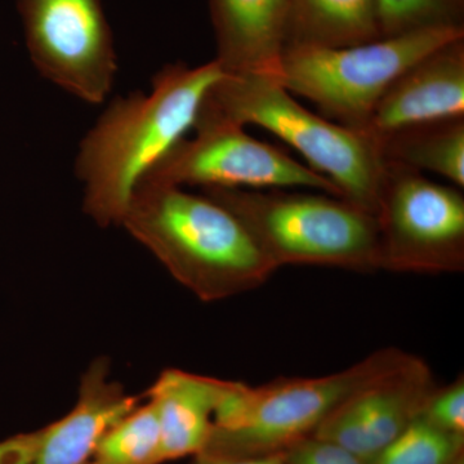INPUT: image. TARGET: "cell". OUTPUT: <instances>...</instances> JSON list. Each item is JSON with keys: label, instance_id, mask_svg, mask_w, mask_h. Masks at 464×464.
<instances>
[{"label": "cell", "instance_id": "12", "mask_svg": "<svg viewBox=\"0 0 464 464\" xmlns=\"http://www.w3.org/2000/svg\"><path fill=\"white\" fill-rule=\"evenodd\" d=\"M139 405V398L110 378L109 360H94L82 377L74 408L42 429L30 464H87L106 432Z\"/></svg>", "mask_w": 464, "mask_h": 464}, {"label": "cell", "instance_id": "23", "mask_svg": "<svg viewBox=\"0 0 464 464\" xmlns=\"http://www.w3.org/2000/svg\"><path fill=\"white\" fill-rule=\"evenodd\" d=\"M188 464H284L283 454L266 457L232 458L198 454Z\"/></svg>", "mask_w": 464, "mask_h": 464}, {"label": "cell", "instance_id": "17", "mask_svg": "<svg viewBox=\"0 0 464 464\" xmlns=\"http://www.w3.org/2000/svg\"><path fill=\"white\" fill-rule=\"evenodd\" d=\"M159 447L157 409L148 400L106 432L87 464H159Z\"/></svg>", "mask_w": 464, "mask_h": 464}, {"label": "cell", "instance_id": "4", "mask_svg": "<svg viewBox=\"0 0 464 464\" xmlns=\"http://www.w3.org/2000/svg\"><path fill=\"white\" fill-rule=\"evenodd\" d=\"M411 355L387 347L323 377H283L256 387L231 381L201 454L232 458L283 454L299 440L315 435L326 417L353 392Z\"/></svg>", "mask_w": 464, "mask_h": 464}, {"label": "cell", "instance_id": "2", "mask_svg": "<svg viewBox=\"0 0 464 464\" xmlns=\"http://www.w3.org/2000/svg\"><path fill=\"white\" fill-rule=\"evenodd\" d=\"M121 226L200 301L257 289L276 271L239 219L204 192L139 183Z\"/></svg>", "mask_w": 464, "mask_h": 464}, {"label": "cell", "instance_id": "7", "mask_svg": "<svg viewBox=\"0 0 464 464\" xmlns=\"http://www.w3.org/2000/svg\"><path fill=\"white\" fill-rule=\"evenodd\" d=\"M374 217L380 270L433 275L464 270V197L457 188L383 161Z\"/></svg>", "mask_w": 464, "mask_h": 464}, {"label": "cell", "instance_id": "1", "mask_svg": "<svg viewBox=\"0 0 464 464\" xmlns=\"http://www.w3.org/2000/svg\"><path fill=\"white\" fill-rule=\"evenodd\" d=\"M226 72L216 60L191 67L164 66L151 92L118 97L85 134L75 173L83 208L101 227L121 226L134 188L188 130L208 92Z\"/></svg>", "mask_w": 464, "mask_h": 464}, {"label": "cell", "instance_id": "24", "mask_svg": "<svg viewBox=\"0 0 464 464\" xmlns=\"http://www.w3.org/2000/svg\"><path fill=\"white\" fill-rule=\"evenodd\" d=\"M454 464H464V456L460 457L459 459H458Z\"/></svg>", "mask_w": 464, "mask_h": 464}, {"label": "cell", "instance_id": "18", "mask_svg": "<svg viewBox=\"0 0 464 464\" xmlns=\"http://www.w3.org/2000/svg\"><path fill=\"white\" fill-rule=\"evenodd\" d=\"M464 456V435L442 431L418 417L365 464H454Z\"/></svg>", "mask_w": 464, "mask_h": 464}, {"label": "cell", "instance_id": "11", "mask_svg": "<svg viewBox=\"0 0 464 464\" xmlns=\"http://www.w3.org/2000/svg\"><path fill=\"white\" fill-rule=\"evenodd\" d=\"M456 118H464V38L436 48L401 72L359 132L375 143L404 128Z\"/></svg>", "mask_w": 464, "mask_h": 464}, {"label": "cell", "instance_id": "13", "mask_svg": "<svg viewBox=\"0 0 464 464\" xmlns=\"http://www.w3.org/2000/svg\"><path fill=\"white\" fill-rule=\"evenodd\" d=\"M226 74L275 75L288 41L289 0H210Z\"/></svg>", "mask_w": 464, "mask_h": 464}, {"label": "cell", "instance_id": "16", "mask_svg": "<svg viewBox=\"0 0 464 464\" xmlns=\"http://www.w3.org/2000/svg\"><path fill=\"white\" fill-rule=\"evenodd\" d=\"M374 145L383 161L439 174L464 188V118L404 128Z\"/></svg>", "mask_w": 464, "mask_h": 464}, {"label": "cell", "instance_id": "9", "mask_svg": "<svg viewBox=\"0 0 464 464\" xmlns=\"http://www.w3.org/2000/svg\"><path fill=\"white\" fill-rule=\"evenodd\" d=\"M18 12L39 74L83 102L102 103L118 57L101 0H18Z\"/></svg>", "mask_w": 464, "mask_h": 464}, {"label": "cell", "instance_id": "19", "mask_svg": "<svg viewBox=\"0 0 464 464\" xmlns=\"http://www.w3.org/2000/svg\"><path fill=\"white\" fill-rule=\"evenodd\" d=\"M464 0H375L380 38L463 26Z\"/></svg>", "mask_w": 464, "mask_h": 464}, {"label": "cell", "instance_id": "10", "mask_svg": "<svg viewBox=\"0 0 464 464\" xmlns=\"http://www.w3.org/2000/svg\"><path fill=\"white\" fill-rule=\"evenodd\" d=\"M436 387L429 364L411 355L344 400L320 424L315 436L366 462L420 417Z\"/></svg>", "mask_w": 464, "mask_h": 464}, {"label": "cell", "instance_id": "5", "mask_svg": "<svg viewBox=\"0 0 464 464\" xmlns=\"http://www.w3.org/2000/svg\"><path fill=\"white\" fill-rule=\"evenodd\" d=\"M201 192L239 219L276 270L289 265L380 270L375 217L342 198L246 188Z\"/></svg>", "mask_w": 464, "mask_h": 464}, {"label": "cell", "instance_id": "3", "mask_svg": "<svg viewBox=\"0 0 464 464\" xmlns=\"http://www.w3.org/2000/svg\"><path fill=\"white\" fill-rule=\"evenodd\" d=\"M198 119H219L270 130L292 146L341 192L374 216L383 160L364 134L317 115L293 99L273 76L226 74L201 103Z\"/></svg>", "mask_w": 464, "mask_h": 464}, {"label": "cell", "instance_id": "22", "mask_svg": "<svg viewBox=\"0 0 464 464\" xmlns=\"http://www.w3.org/2000/svg\"><path fill=\"white\" fill-rule=\"evenodd\" d=\"M43 430L18 433L0 441V464H30L38 451Z\"/></svg>", "mask_w": 464, "mask_h": 464}, {"label": "cell", "instance_id": "8", "mask_svg": "<svg viewBox=\"0 0 464 464\" xmlns=\"http://www.w3.org/2000/svg\"><path fill=\"white\" fill-rule=\"evenodd\" d=\"M195 136L177 143L141 182L201 188H307L341 197L328 179L282 150L219 119H198ZM137 188V186H136Z\"/></svg>", "mask_w": 464, "mask_h": 464}, {"label": "cell", "instance_id": "14", "mask_svg": "<svg viewBox=\"0 0 464 464\" xmlns=\"http://www.w3.org/2000/svg\"><path fill=\"white\" fill-rule=\"evenodd\" d=\"M230 382L181 369H167L159 375L146 393L158 413L159 464L203 453Z\"/></svg>", "mask_w": 464, "mask_h": 464}, {"label": "cell", "instance_id": "21", "mask_svg": "<svg viewBox=\"0 0 464 464\" xmlns=\"http://www.w3.org/2000/svg\"><path fill=\"white\" fill-rule=\"evenodd\" d=\"M284 464H365L355 454L334 442L308 436L283 453Z\"/></svg>", "mask_w": 464, "mask_h": 464}, {"label": "cell", "instance_id": "15", "mask_svg": "<svg viewBox=\"0 0 464 464\" xmlns=\"http://www.w3.org/2000/svg\"><path fill=\"white\" fill-rule=\"evenodd\" d=\"M375 39V0H289L286 45L335 48Z\"/></svg>", "mask_w": 464, "mask_h": 464}, {"label": "cell", "instance_id": "20", "mask_svg": "<svg viewBox=\"0 0 464 464\" xmlns=\"http://www.w3.org/2000/svg\"><path fill=\"white\" fill-rule=\"evenodd\" d=\"M420 417L442 431L464 435V378L436 387L423 406Z\"/></svg>", "mask_w": 464, "mask_h": 464}, {"label": "cell", "instance_id": "6", "mask_svg": "<svg viewBox=\"0 0 464 464\" xmlns=\"http://www.w3.org/2000/svg\"><path fill=\"white\" fill-rule=\"evenodd\" d=\"M463 38L464 26H449L348 47L286 45L274 79L290 94L315 103L324 118L359 132L401 72Z\"/></svg>", "mask_w": 464, "mask_h": 464}]
</instances>
